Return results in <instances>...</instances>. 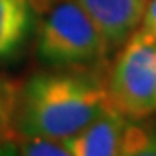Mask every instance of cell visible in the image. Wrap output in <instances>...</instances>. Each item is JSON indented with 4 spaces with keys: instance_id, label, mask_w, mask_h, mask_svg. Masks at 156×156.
<instances>
[{
    "instance_id": "obj_1",
    "label": "cell",
    "mask_w": 156,
    "mask_h": 156,
    "mask_svg": "<svg viewBox=\"0 0 156 156\" xmlns=\"http://www.w3.org/2000/svg\"><path fill=\"white\" fill-rule=\"evenodd\" d=\"M112 105L107 81L97 72L45 70L21 84L18 132L66 142Z\"/></svg>"
},
{
    "instance_id": "obj_2",
    "label": "cell",
    "mask_w": 156,
    "mask_h": 156,
    "mask_svg": "<svg viewBox=\"0 0 156 156\" xmlns=\"http://www.w3.org/2000/svg\"><path fill=\"white\" fill-rule=\"evenodd\" d=\"M40 15L35 51L45 67L101 73L108 46L76 0H59Z\"/></svg>"
},
{
    "instance_id": "obj_3",
    "label": "cell",
    "mask_w": 156,
    "mask_h": 156,
    "mask_svg": "<svg viewBox=\"0 0 156 156\" xmlns=\"http://www.w3.org/2000/svg\"><path fill=\"white\" fill-rule=\"evenodd\" d=\"M107 89L112 105L127 119L156 113V38L136 30L112 66Z\"/></svg>"
},
{
    "instance_id": "obj_4",
    "label": "cell",
    "mask_w": 156,
    "mask_h": 156,
    "mask_svg": "<svg viewBox=\"0 0 156 156\" xmlns=\"http://www.w3.org/2000/svg\"><path fill=\"white\" fill-rule=\"evenodd\" d=\"M97 27L108 51H115L137 30L148 0H76Z\"/></svg>"
},
{
    "instance_id": "obj_5",
    "label": "cell",
    "mask_w": 156,
    "mask_h": 156,
    "mask_svg": "<svg viewBox=\"0 0 156 156\" xmlns=\"http://www.w3.org/2000/svg\"><path fill=\"white\" fill-rule=\"evenodd\" d=\"M127 123L113 105L64 144L72 156H118L123 131Z\"/></svg>"
},
{
    "instance_id": "obj_6",
    "label": "cell",
    "mask_w": 156,
    "mask_h": 156,
    "mask_svg": "<svg viewBox=\"0 0 156 156\" xmlns=\"http://www.w3.org/2000/svg\"><path fill=\"white\" fill-rule=\"evenodd\" d=\"M35 21L30 0H0V66L23 49Z\"/></svg>"
},
{
    "instance_id": "obj_7",
    "label": "cell",
    "mask_w": 156,
    "mask_h": 156,
    "mask_svg": "<svg viewBox=\"0 0 156 156\" xmlns=\"http://www.w3.org/2000/svg\"><path fill=\"white\" fill-rule=\"evenodd\" d=\"M118 156H156V118L127 119Z\"/></svg>"
},
{
    "instance_id": "obj_8",
    "label": "cell",
    "mask_w": 156,
    "mask_h": 156,
    "mask_svg": "<svg viewBox=\"0 0 156 156\" xmlns=\"http://www.w3.org/2000/svg\"><path fill=\"white\" fill-rule=\"evenodd\" d=\"M21 83L0 75V144L13 142L18 136V105Z\"/></svg>"
},
{
    "instance_id": "obj_9",
    "label": "cell",
    "mask_w": 156,
    "mask_h": 156,
    "mask_svg": "<svg viewBox=\"0 0 156 156\" xmlns=\"http://www.w3.org/2000/svg\"><path fill=\"white\" fill-rule=\"evenodd\" d=\"M18 156H72V153L64 142L40 137H24L18 150Z\"/></svg>"
},
{
    "instance_id": "obj_10",
    "label": "cell",
    "mask_w": 156,
    "mask_h": 156,
    "mask_svg": "<svg viewBox=\"0 0 156 156\" xmlns=\"http://www.w3.org/2000/svg\"><path fill=\"white\" fill-rule=\"evenodd\" d=\"M140 30L156 38V0H148Z\"/></svg>"
},
{
    "instance_id": "obj_11",
    "label": "cell",
    "mask_w": 156,
    "mask_h": 156,
    "mask_svg": "<svg viewBox=\"0 0 156 156\" xmlns=\"http://www.w3.org/2000/svg\"><path fill=\"white\" fill-rule=\"evenodd\" d=\"M30 2H32V5H34L35 13H38V15H40V13H43V11L48 10L53 3L59 2V0H30Z\"/></svg>"
},
{
    "instance_id": "obj_12",
    "label": "cell",
    "mask_w": 156,
    "mask_h": 156,
    "mask_svg": "<svg viewBox=\"0 0 156 156\" xmlns=\"http://www.w3.org/2000/svg\"><path fill=\"white\" fill-rule=\"evenodd\" d=\"M0 156H18V147L13 142L0 144Z\"/></svg>"
}]
</instances>
